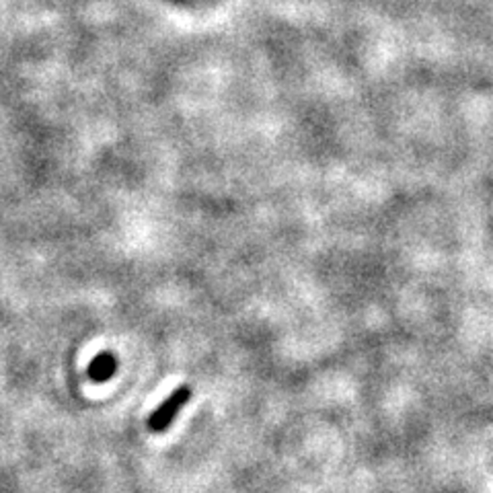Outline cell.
Instances as JSON below:
<instances>
[{
    "label": "cell",
    "mask_w": 493,
    "mask_h": 493,
    "mask_svg": "<svg viewBox=\"0 0 493 493\" xmlns=\"http://www.w3.org/2000/svg\"><path fill=\"white\" fill-rule=\"evenodd\" d=\"M189 399H191V389L188 387V384H181V387H177L167 399H164V401L159 407H156L153 413H150V418L146 421L148 430L154 432V434L167 432L171 427V424L175 421V418L181 413L183 407L189 403Z\"/></svg>",
    "instance_id": "cell-1"
},
{
    "label": "cell",
    "mask_w": 493,
    "mask_h": 493,
    "mask_svg": "<svg viewBox=\"0 0 493 493\" xmlns=\"http://www.w3.org/2000/svg\"><path fill=\"white\" fill-rule=\"evenodd\" d=\"M118 373V356L111 352H101L91 360L87 368V376L92 383H107L111 381V376Z\"/></svg>",
    "instance_id": "cell-2"
}]
</instances>
